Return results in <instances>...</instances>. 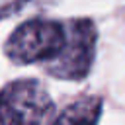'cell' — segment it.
Returning <instances> with one entry per match:
<instances>
[{"mask_svg":"<svg viewBox=\"0 0 125 125\" xmlns=\"http://www.w3.org/2000/svg\"><path fill=\"white\" fill-rule=\"evenodd\" d=\"M55 104L37 80H16L0 90V125H47Z\"/></svg>","mask_w":125,"mask_h":125,"instance_id":"1","label":"cell"},{"mask_svg":"<svg viewBox=\"0 0 125 125\" xmlns=\"http://www.w3.org/2000/svg\"><path fill=\"white\" fill-rule=\"evenodd\" d=\"M64 43V23L51 20H29L16 27L6 41V55L18 64L49 62Z\"/></svg>","mask_w":125,"mask_h":125,"instance_id":"2","label":"cell"},{"mask_svg":"<svg viewBox=\"0 0 125 125\" xmlns=\"http://www.w3.org/2000/svg\"><path fill=\"white\" fill-rule=\"evenodd\" d=\"M98 31L90 20L64 23V43L55 59L47 62V72L62 80H82L94 62Z\"/></svg>","mask_w":125,"mask_h":125,"instance_id":"3","label":"cell"},{"mask_svg":"<svg viewBox=\"0 0 125 125\" xmlns=\"http://www.w3.org/2000/svg\"><path fill=\"white\" fill-rule=\"evenodd\" d=\"M102 115V100L96 96H86L70 105H66L51 125H98Z\"/></svg>","mask_w":125,"mask_h":125,"instance_id":"4","label":"cell"}]
</instances>
